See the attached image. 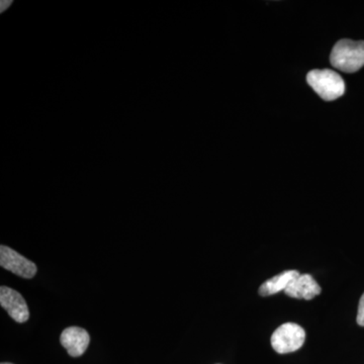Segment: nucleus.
Segmentation results:
<instances>
[{
  "label": "nucleus",
  "mask_w": 364,
  "mask_h": 364,
  "mask_svg": "<svg viewBox=\"0 0 364 364\" xmlns=\"http://www.w3.org/2000/svg\"><path fill=\"white\" fill-rule=\"evenodd\" d=\"M330 61L345 73L358 71L364 66V41H339L333 48Z\"/></svg>",
  "instance_id": "f257e3e1"
},
{
  "label": "nucleus",
  "mask_w": 364,
  "mask_h": 364,
  "mask_svg": "<svg viewBox=\"0 0 364 364\" xmlns=\"http://www.w3.org/2000/svg\"><path fill=\"white\" fill-rule=\"evenodd\" d=\"M306 81L318 97L326 102L337 100L345 92L343 78L337 72L330 69H323V70L316 69L309 72Z\"/></svg>",
  "instance_id": "f03ea898"
},
{
  "label": "nucleus",
  "mask_w": 364,
  "mask_h": 364,
  "mask_svg": "<svg viewBox=\"0 0 364 364\" xmlns=\"http://www.w3.org/2000/svg\"><path fill=\"white\" fill-rule=\"evenodd\" d=\"M305 341V330L296 323H286L280 326L272 336V348L279 354L299 350Z\"/></svg>",
  "instance_id": "7ed1b4c3"
},
{
  "label": "nucleus",
  "mask_w": 364,
  "mask_h": 364,
  "mask_svg": "<svg viewBox=\"0 0 364 364\" xmlns=\"http://www.w3.org/2000/svg\"><path fill=\"white\" fill-rule=\"evenodd\" d=\"M0 265L23 279H33L37 273V265L33 261L26 259L7 246L2 245L0 247Z\"/></svg>",
  "instance_id": "20e7f679"
},
{
  "label": "nucleus",
  "mask_w": 364,
  "mask_h": 364,
  "mask_svg": "<svg viewBox=\"0 0 364 364\" xmlns=\"http://www.w3.org/2000/svg\"><path fill=\"white\" fill-rule=\"evenodd\" d=\"M0 305L16 322L25 323L30 318L25 299L13 289L0 287Z\"/></svg>",
  "instance_id": "39448f33"
},
{
  "label": "nucleus",
  "mask_w": 364,
  "mask_h": 364,
  "mask_svg": "<svg viewBox=\"0 0 364 364\" xmlns=\"http://www.w3.org/2000/svg\"><path fill=\"white\" fill-rule=\"evenodd\" d=\"M60 342L68 352L69 355L72 358H79L87 349L90 337L88 332L82 328L69 327L62 332Z\"/></svg>",
  "instance_id": "423d86ee"
},
{
  "label": "nucleus",
  "mask_w": 364,
  "mask_h": 364,
  "mask_svg": "<svg viewBox=\"0 0 364 364\" xmlns=\"http://www.w3.org/2000/svg\"><path fill=\"white\" fill-rule=\"evenodd\" d=\"M284 293L289 298L310 301L322 293V289L314 279L312 275L306 273V274H299L298 277H296L287 287Z\"/></svg>",
  "instance_id": "0eeeda50"
},
{
  "label": "nucleus",
  "mask_w": 364,
  "mask_h": 364,
  "mask_svg": "<svg viewBox=\"0 0 364 364\" xmlns=\"http://www.w3.org/2000/svg\"><path fill=\"white\" fill-rule=\"evenodd\" d=\"M299 274L301 273L298 270H287V272H282L280 274L275 275L272 279H268L264 284H261L258 293L260 296H268L280 293V291H284L287 287L291 284V282Z\"/></svg>",
  "instance_id": "6e6552de"
},
{
  "label": "nucleus",
  "mask_w": 364,
  "mask_h": 364,
  "mask_svg": "<svg viewBox=\"0 0 364 364\" xmlns=\"http://www.w3.org/2000/svg\"><path fill=\"white\" fill-rule=\"evenodd\" d=\"M358 324L364 327V294L361 296L360 301H359Z\"/></svg>",
  "instance_id": "1a4fd4ad"
},
{
  "label": "nucleus",
  "mask_w": 364,
  "mask_h": 364,
  "mask_svg": "<svg viewBox=\"0 0 364 364\" xmlns=\"http://www.w3.org/2000/svg\"><path fill=\"white\" fill-rule=\"evenodd\" d=\"M1 364H13V363H1Z\"/></svg>",
  "instance_id": "9d476101"
}]
</instances>
